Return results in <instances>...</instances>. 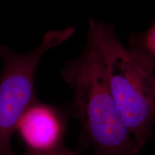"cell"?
<instances>
[{"mask_svg": "<svg viewBox=\"0 0 155 155\" xmlns=\"http://www.w3.org/2000/svg\"><path fill=\"white\" fill-rule=\"evenodd\" d=\"M68 86L73 95L70 113L81 123L82 147L94 155H140L141 150L117 111L99 53L89 52L78 59Z\"/></svg>", "mask_w": 155, "mask_h": 155, "instance_id": "obj_1", "label": "cell"}, {"mask_svg": "<svg viewBox=\"0 0 155 155\" xmlns=\"http://www.w3.org/2000/svg\"><path fill=\"white\" fill-rule=\"evenodd\" d=\"M89 32L103 55L117 111L141 150L155 126V70L122 45L110 25L90 19Z\"/></svg>", "mask_w": 155, "mask_h": 155, "instance_id": "obj_2", "label": "cell"}, {"mask_svg": "<svg viewBox=\"0 0 155 155\" xmlns=\"http://www.w3.org/2000/svg\"><path fill=\"white\" fill-rule=\"evenodd\" d=\"M65 40L61 31H49L38 47L23 54L0 45L3 61L0 76V155H16L12 148V137L25 112L38 101L35 77L39 61L47 51Z\"/></svg>", "mask_w": 155, "mask_h": 155, "instance_id": "obj_3", "label": "cell"}, {"mask_svg": "<svg viewBox=\"0 0 155 155\" xmlns=\"http://www.w3.org/2000/svg\"><path fill=\"white\" fill-rule=\"evenodd\" d=\"M69 107L41 103L38 100L25 112L17 127L27 151L47 152L63 146Z\"/></svg>", "mask_w": 155, "mask_h": 155, "instance_id": "obj_4", "label": "cell"}, {"mask_svg": "<svg viewBox=\"0 0 155 155\" xmlns=\"http://www.w3.org/2000/svg\"><path fill=\"white\" fill-rule=\"evenodd\" d=\"M128 42V49L155 70V18L146 30L129 35Z\"/></svg>", "mask_w": 155, "mask_h": 155, "instance_id": "obj_5", "label": "cell"}, {"mask_svg": "<svg viewBox=\"0 0 155 155\" xmlns=\"http://www.w3.org/2000/svg\"><path fill=\"white\" fill-rule=\"evenodd\" d=\"M22 155H81L78 152L70 150L66 148L65 147L62 146L61 147L57 148L55 150H51L47 152H28Z\"/></svg>", "mask_w": 155, "mask_h": 155, "instance_id": "obj_6", "label": "cell"}]
</instances>
